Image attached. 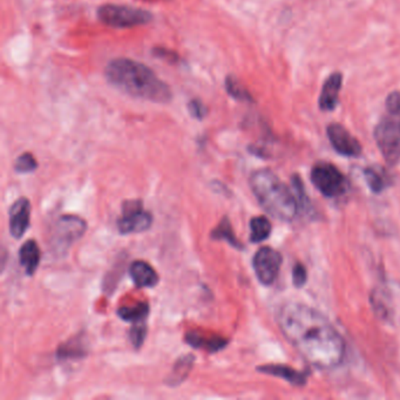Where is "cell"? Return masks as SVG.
<instances>
[{
	"label": "cell",
	"instance_id": "6da1fadb",
	"mask_svg": "<svg viewBox=\"0 0 400 400\" xmlns=\"http://www.w3.org/2000/svg\"><path fill=\"white\" fill-rule=\"evenodd\" d=\"M276 319L283 336L309 364L330 370L343 363L344 339L318 310L307 304L288 302L278 309Z\"/></svg>",
	"mask_w": 400,
	"mask_h": 400
},
{
	"label": "cell",
	"instance_id": "7a4b0ae2",
	"mask_svg": "<svg viewBox=\"0 0 400 400\" xmlns=\"http://www.w3.org/2000/svg\"><path fill=\"white\" fill-rule=\"evenodd\" d=\"M106 78L111 85L130 97L167 104L171 100L169 86L163 82L149 67L135 60L119 58L106 67Z\"/></svg>",
	"mask_w": 400,
	"mask_h": 400
},
{
	"label": "cell",
	"instance_id": "3957f363",
	"mask_svg": "<svg viewBox=\"0 0 400 400\" xmlns=\"http://www.w3.org/2000/svg\"><path fill=\"white\" fill-rule=\"evenodd\" d=\"M250 188L269 215L284 222L297 215L298 202L289 187L270 169H260L250 176Z\"/></svg>",
	"mask_w": 400,
	"mask_h": 400
},
{
	"label": "cell",
	"instance_id": "277c9868",
	"mask_svg": "<svg viewBox=\"0 0 400 400\" xmlns=\"http://www.w3.org/2000/svg\"><path fill=\"white\" fill-rule=\"evenodd\" d=\"M98 17L107 26L114 29H128L152 22L149 12L126 5H104L98 10Z\"/></svg>",
	"mask_w": 400,
	"mask_h": 400
},
{
	"label": "cell",
	"instance_id": "5b68a950",
	"mask_svg": "<svg viewBox=\"0 0 400 400\" xmlns=\"http://www.w3.org/2000/svg\"><path fill=\"white\" fill-rule=\"evenodd\" d=\"M310 178L316 188L326 197H341L348 188V178L332 163H316Z\"/></svg>",
	"mask_w": 400,
	"mask_h": 400
},
{
	"label": "cell",
	"instance_id": "8992f818",
	"mask_svg": "<svg viewBox=\"0 0 400 400\" xmlns=\"http://www.w3.org/2000/svg\"><path fill=\"white\" fill-rule=\"evenodd\" d=\"M374 140L390 166L400 161V123L392 116H384L374 128Z\"/></svg>",
	"mask_w": 400,
	"mask_h": 400
},
{
	"label": "cell",
	"instance_id": "52a82bcc",
	"mask_svg": "<svg viewBox=\"0 0 400 400\" xmlns=\"http://www.w3.org/2000/svg\"><path fill=\"white\" fill-rule=\"evenodd\" d=\"M87 226L86 221L78 216H61L56 223V228L53 230L52 242L53 249L56 252H63L70 248L82 235L86 233Z\"/></svg>",
	"mask_w": 400,
	"mask_h": 400
},
{
	"label": "cell",
	"instance_id": "ba28073f",
	"mask_svg": "<svg viewBox=\"0 0 400 400\" xmlns=\"http://www.w3.org/2000/svg\"><path fill=\"white\" fill-rule=\"evenodd\" d=\"M153 224V216L144 209L142 202L130 200L123 202V214L118 220V229L120 233H142L148 230Z\"/></svg>",
	"mask_w": 400,
	"mask_h": 400
},
{
	"label": "cell",
	"instance_id": "9c48e42d",
	"mask_svg": "<svg viewBox=\"0 0 400 400\" xmlns=\"http://www.w3.org/2000/svg\"><path fill=\"white\" fill-rule=\"evenodd\" d=\"M282 262L281 252L277 250L270 247L259 249L252 259L256 277L263 286H271L279 274Z\"/></svg>",
	"mask_w": 400,
	"mask_h": 400
},
{
	"label": "cell",
	"instance_id": "30bf717a",
	"mask_svg": "<svg viewBox=\"0 0 400 400\" xmlns=\"http://www.w3.org/2000/svg\"><path fill=\"white\" fill-rule=\"evenodd\" d=\"M326 133L334 151L341 155L358 157L362 154L360 141L339 123H331L330 126H328Z\"/></svg>",
	"mask_w": 400,
	"mask_h": 400
},
{
	"label": "cell",
	"instance_id": "8fae6325",
	"mask_svg": "<svg viewBox=\"0 0 400 400\" xmlns=\"http://www.w3.org/2000/svg\"><path fill=\"white\" fill-rule=\"evenodd\" d=\"M8 216H10V222H8L10 233L17 240L22 238L30 226V201L27 200L26 197H20L15 201V203L12 204L8 210Z\"/></svg>",
	"mask_w": 400,
	"mask_h": 400
},
{
	"label": "cell",
	"instance_id": "7c38bea8",
	"mask_svg": "<svg viewBox=\"0 0 400 400\" xmlns=\"http://www.w3.org/2000/svg\"><path fill=\"white\" fill-rule=\"evenodd\" d=\"M341 84H343V75L338 72L332 73L326 79L319 97V107L322 111H331L337 107Z\"/></svg>",
	"mask_w": 400,
	"mask_h": 400
},
{
	"label": "cell",
	"instance_id": "4fadbf2b",
	"mask_svg": "<svg viewBox=\"0 0 400 400\" xmlns=\"http://www.w3.org/2000/svg\"><path fill=\"white\" fill-rule=\"evenodd\" d=\"M130 274L137 288H154L159 283V275L145 261H134L130 264Z\"/></svg>",
	"mask_w": 400,
	"mask_h": 400
},
{
	"label": "cell",
	"instance_id": "5bb4252c",
	"mask_svg": "<svg viewBox=\"0 0 400 400\" xmlns=\"http://www.w3.org/2000/svg\"><path fill=\"white\" fill-rule=\"evenodd\" d=\"M257 371L260 374H270L274 377L284 379L286 382L295 386H303L307 383L308 374H304L303 371H297L293 367L286 365H279V364H269V365H262L257 367Z\"/></svg>",
	"mask_w": 400,
	"mask_h": 400
},
{
	"label": "cell",
	"instance_id": "9a60e30c",
	"mask_svg": "<svg viewBox=\"0 0 400 400\" xmlns=\"http://www.w3.org/2000/svg\"><path fill=\"white\" fill-rule=\"evenodd\" d=\"M185 341L187 343L195 348H202L209 352H217L222 348H226V338L220 337V336H206L201 334L199 331H190L185 334Z\"/></svg>",
	"mask_w": 400,
	"mask_h": 400
},
{
	"label": "cell",
	"instance_id": "2e32d148",
	"mask_svg": "<svg viewBox=\"0 0 400 400\" xmlns=\"http://www.w3.org/2000/svg\"><path fill=\"white\" fill-rule=\"evenodd\" d=\"M40 249L34 240L25 242L19 250V261L29 276H33L37 271L40 263Z\"/></svg>",
	"mask_w": 400,
	"mask_h": 400
},
{
	"label": "cell",
	"instance_id": "e0dca14e",
	"mask_svg": "<svg viewBox=\"0 0 400 400\" xmlns=\"http://www.w3.org/2000/svg\"><path fill=\"white\" fill-rule=\"evenodd\" d=\"M364 178L374 193H382L390 185L389 176L383 168L367 167L364 169Z\"/></svg>",
	"mask_w": 400,
	"mask_h": 400
},
{
	"label": "cell",
	"instance_id": "ac0fdd59",
	"mask_svg": "<svg viewBox=\"0 0 400 400\" xmlns=\"http://www.w3.org/2000/svg\"><path fill=\"white\" fill-rule=\"evenodd\" d=\"M194 360H195V357L192 355L181 357L175 364L174 369L168 376V378L166 379L168 385L176 386L181 384L188 377L190 371L193 367Z\"/></svg>",
	"mask_w": 400,
	"mask_h": 400
},
{
	"label": "cell",
	"instance_id": "d6986e66",
	"mask_svg": "<svg viewBox=\"0 0 400 400\" xmlns=\"http://www.w3.org/2000/svg\"><path fill=\"white\" fill-rule=\"evenodd\" d=\"M210 236L213 240H216V241L228 242L230 245H233V248L243 249V245L236 238V235L233 233V226H231V223L226 216H224L221 220V222L219 223V226L211 231Z\"/></svg>",
	"mask_w": 400,
	"mask_h": 400
},
{
	"label": "cell",
	"instance_id": "ffe728a7",
	"mask_svg": "<svg viewBox=\"0 0 400 400\" xmlns=\"http://www.w3.org/2000/svg\"><path fill=\"white\" fill-rule=\"evenodd\" d=\"M149 307L147 303H137L133 305H123L118 310V315L125 322L139 323L144 322L148 317Z\"/></svg>",
	"mask_w": 400,
	"mask_h": 400
},
{
	"label": "cell",
	"instance_id": "44dd1931",
	"mask_svg": "<svg viewBox=\"0 0 400 400\" xmlns=\"http://www.w3.org/2000/svg\"><path fill=\"white\" fill-rule=\"evenodd\" d=\"M271 223L266 216H256L250 221V241L252 243H260L270 236Z\"/></svg>",
	"mask_w": 400,
	"mask_h": 400
},
{
	"label": "cell",
	"instance_id": "7402d4cb",
	"mask_svg": "<svg viewBox=\"0 0 400 400\" xmlns=\"http://www.w3.org/2000/svg\"><path fill=\"white\" fill-rule=\"evenodd\" d=\"M85 343L80 337L73 338L67 343H63L58 350V357L60 360H78L85 356Z\"/></svg>",
	"mask_w": 400,
	"mask_h": 400
},
{
	"label": "cell",
	"instance_id": "603a6c76",
	"mask_svg": "<svg viewBox=\"0 0 400 400\" xmlns=\"http://www.w3.org/2000/svg\"><path fill=\"white\" fill-rule=\"evenodd\" d=\"M226 92L229 93L231 97L240 101H252L250 93L245 89V86L238 82L235 77L229 75L226 80Z\"/></svg>",
	"mask_w": 400,
	"mask_h": 400
},
{
	"label": "cell",
	"instance_id": "cb8c5ba5",
	"mask_svg": "<svg viewBox=\"0 0 400 400\" xmlns=\"http://www.w3.org/2000/svg\"><path fill=\"white\" fill-rule=\"evenodd\" d=\"M37 168V160L34 159V156L31 153H24L15 160V169L20 174H29L36 171Z\"/></svg>",
	"mask_w": 400,
	"mask_h": 400
},
{
	"label": "cell",
	"instance_id": "d4e9b609",
	"mask_svg": "<svg viewBox=\"0 0 400 400\" xmlns=\"http://www.w3.org/2000/svg\"><path fill=\"white\" fill-rule=\"evenodd\" d=\"M146 336H147V323L146 321L144 322L134 323L132 324V328L130 330V343L133 345L134 348H140L145 341Z\"/></svg>",
	"mask_w": 400,
	"mask_h": 400
},
{
	"label": "cell",
	"instance_id": "484cf974",
	"mask_svg": "<svg viewBox=\"0 0 400 400\" xmlns=\"http://www.w3.org/2000/svg\"><path fill=\"white\" fill-rule=\"evenodd\" d=\"M385 293L383 291H374L372 293V297H371V302H372V305H374V311L378 314L379 317H383V318H387L390 316V307L389 303L385 302Z\"/></svg>",
	"mask_w": 400,
	"mask_h": 400
},
{
	"label": "cell",
	"instance_id": "4316f807",
	"mask_svg": "<svg viewBox=\"0 0 400 400\" xmlns=\"http://www.w3.org/2000/svg\"><path fill=\"white\" fill-rule=\"evenodd\" d=\"M293 187L295 190V194H296L298 207L302 208L305 211L308 210V208L310 207V202H309L308 197H307V193L304 190L303 182L298 175H293Z\"/></svg>",
	"mask_w": 400,
	"mask_h": 400
},
{
	"label": "cell",
	"instance_id": "83f0119b",
	"mask_svg": "<svg viewBox=\"0 0 400 400\" xmlns=\"http://www.w3.org/2000/svg\"><path fill=\"white\" fill-rule=\"evenodd\" d=\"M386 111L390 116H392L400 123V91L390 93L386 98Z\"/></svg>",
	"mask_w": 400,
	"mask_h": 400
},
{
	"label": "cell",
	"instance_id": "f1b7e54d",
	"mask_svg": "<svg viewBox=\"0 0 400 400\" xmlns=\"http://www.w3.org/2000/svg\"><path fill=\"white\" fill-rule=\"evenodd\" d=\"M307 279H308V272H307V269L303 264L300 262L295 264L293 269V286L296 288H302L307 283Z\"/></svg>",
	"mask_w": 400,
	"mask_h": 400
},
{
	"label": "cell",
	"instance_id": "f546056e",
	"mask_svg": "<svg viewBox=\"0 0 400 400\" xmlns=\"http://www.w3.org/2000/svg\"><path fill=\"white\" fill-rule=\"evenodd\" d=\"M188 109H190V115L197 120L203 119L208 113L207 107L204 106L203 102L200 99H193L190 101L188 104Z\"/></svg>",
	"mask_w": 400,
	"mask_h": 400
},
{
	"label": "cell",
	"instance_id": "4dcf8cb0",
	"mask_svg": "<svg viewBox=\"0 0 400 400\" xmlns=\"http://www.w3.org/2000/svg\"><path fill=\"white\" fill-rule=\"evenodd\" d=\"M154 54L156 56H159L161 59H167L169 61H173V60H178V56L174 54V53L169 52V51H166V49H156L154 51Z\"/></svg>",
	"mask_w": 400,
	"mask_h": 400
}]
</instances>
